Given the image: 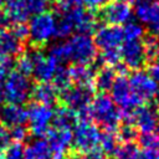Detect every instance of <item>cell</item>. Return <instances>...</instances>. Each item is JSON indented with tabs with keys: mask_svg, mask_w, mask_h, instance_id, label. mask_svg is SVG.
Masks as SVG:
<instances>
[{
	"mask_svg": "<svg viewBox=\"0 0 159 159\" xmlns=\"http://www.w3.org/2000/svg\"><path fill=\"white\" fill-rule=\"evenodd\" d=\"M89 114L91 118L104 130L114 132L120 125V112L107 93L101 92L92 99L89 104Z\"/></svg>",
	"mask_w": 159,
	"mask_h": 159,
	"instance_id": "1",
	"label": "cell"
},
{
	"mask_svg": "<svg viewBox=\"0 0 159 159\" xmlns=\"http://www.w3.org/2000/svg\"><path fill=\"white\" fill-rule=\"evenodd\" d=\"M2 84L4 86L1 89L4 94V101H6L7 103L24 104L31 97L32 84L30 78L17 71L10 72Z\"/></svg>",
	"mask_w": 159,
	"mask_h": 159,
	"instance_id": "2",
	"label": "cell"
},
{
	"mask_svg": "<svg viewBox=\"0 0 159 159\" xmlns=\"http://www.w3.org/2000/svg\"><path fill=\"white\" fill-rule=\"evenodd\" d=\"M27 27H29L30 42L36 47L43 46L52 37H55L56 16L48 11L32 15Z\"/></svg>",
	"mask_w": 159,
	"mask_h": 159,
	"instance_id": "3",
	"label": "cell"
},
{
	"mask_svg": "<svg viewBox=\"0 0 159 159\" xmlns=\"http://www.w3.org/2000/svg\"><path fill=\"white\" fill-rule=\"evenodd\" d=\"M101 132L91 120H78L72 132V147L77 153H89L98 149Z\"/></svg>",
	"mask_w": 159,
	"mask_h": 159,
	"instance_id": "4",
	"label": "cell"
},
{
	"mask_svg": "<svg viewBox=\"0 0 159 159\" xmlns=\"http://www.w3.org/2000/svg\"><path fill=\"white\" fill-rule=\"evenodd\" d=\"M66 42L70 51V61L73 63L91 65L97 56V47L89 35L77 34Z\"/></svg>",
	"mask_w": 159,
	"mask_h": 159,
	"instance_id": "5",
	"label": "cell"
},
{
	"mask_svg": "<svg viewBox=\"0 0 159 159\" xmlns=\"http://www.w3.org/2000/svg\"><path fill=\"white\" fill-rule=\"evenodd\" d=\"M26 109H27L29 132H31L37 138L45 137L46 133L50 130V125L53 117L52 107L32 102Z\"/></svg>",
	"mask_w": 159,
	"mask_h": 159,
	"instance_id": "6",
	"label": "cell"
},
{
	"mask_svg": "<svg viewBox=\"0 0 159 159\" xmlns=\"http://www.w3.org/2000/svg\"><path fill=\"white\" fill-rule=\"evenodd\" d=\"M93 91L92 86H71L60 93V99L65 107L80 114L89 108L93 99Z\"/></svg>",
	"mask_w": 159,
	"mask_h": 159,
	"instance_id": "7",
	"label": "cell"
},
{
	"mask_svg": "<svg viewBox=\"0 0 159 159\" xmlns=\"http://www.w3.org/2000/svg\"><path fill=\"white\" fill-rule=\"evenodd\" d=\"M120 58L128 70L138 71L142 70L148 62L144 53V47L140 40L124 41L120 47Z\"/></svg>",
	"mask_w": 159,
	"mask_h": 159,
	"instance_id": "8",
	"label": "cell"
},
{
	"mask_svg": "<svg viewBox=\"0 0 159 159\" xmlns=\"http://www.w3.org/2000/svg\"><path fill=\"white\" fill-rule=\"evenodd\" d=\"M128 81L132 92H134L143 101H149L154 98L158 92V83L152 78V76L148 72L143 70L133 71Z\"/></svg>",
	"mask_w": 159,
	"mask_h": 159,
	"instance_id": "9",
	"label": "cell"
},
{
	"mask_svg": "<svg viewBox=\"0 0 159 159\" xmlns=\"http://www.w3.org/2000/svg\"><path fill=\"white\" fill-rule=\"evenodd\" d=\"M99 17L108 25H124L132 19V7L123 0L109 1L99 11Z\"/></svg>",
	"mask_w": 159,
	"mask_h": 159,
	"instance_id": "10",
	"label": "cell"
},
{
	"mask_svg": "<svg viewBox=\"0 0 159 159\" xmlns=\"http://www.w3.org/2000/svg\"><path fill=\"white\" fill-rule=\"evenodd\" d=\"M134 14L140 22L148 26L150 35L159 37V4L153 0H140L137 2Z\"/></svg>",
	"mask_w": 159,
	"mask_h": 159,
	"instance_id": "11",
	"label": "cell"
},
{
	"mask_svg": "<svg viewBox=\"0 0 159 159\" xmlns=\"http://www.w3.org/2000/svg\"><path fill=\"white\" fill-rule=\"evenodd\" d=\"M31 55L34 58V67H32L31 75L35 78V81L36 82H50L58 65L50 56H45L37 48L31 50Z\"/></svg>",
	"mask_w": 159,
	"mask_h": 159,
	"instance_id": "12",
	"label": "cell"
},
{
	"mask_svg": "<svg viewBox=\"0 0 159 159\" xmlns=\"http://www.w3.org/2000/svg\"><path fill=\"white\" fill-rule=\"evenodd\" d=\"M159 122V109L155 104H142L133 114L132 123L142 133H152Z\"/></svg>",
	"mask_w": 159,
	"mask_h": 159,
	"instance_id": "13",
	"label": "cell"
},
{
	"mask_svg": "<svg viewBox=\"0 0 159 159\" xmlns=\"http://www.w3.org/2000/svg\"><path fill=\"white\" fill-rule=\"evenodd\" d=\"M94 45L99 50L117 48L123 42V32L122 27L117 25H103L97 27L94 31Z\"/></svg>",
	"mask_w": 159,
	"mask_h": 159,
	"instance_id": "14",
	"label": "cell"
},
{
	"mask_svg": "<svg viewBox=\"0 0 159 159\" xmlns=\"http://www.w3.org/2000/svg\"><path fill=\"white\" fill-rule=\"evenodd\" d=\"M46 140L53 158L61 159L72 144V132L71 129L50 128V130L46 133Z\"/></svg>",
	"mask_w": 159,
	"mask_h": 159,
	"instance_id": "15",
	"label": "cell"
},
{
	"mask_svg": "<svg viewBox=\"0 0 159 159\" xmlns=\"http://www.w3.org/2000/svg\"><path fill=\"white\" fill-rule=\"evenodd\" d=\"M0 122L7 128L25 124L27 122V109L22 104L7 103L0 108Z\"/></svg>",
	"mask_w": 159,
	"mask_h": 159,
	"instance_id": "16",
	"label": "cell"
},
{
	"mask_svg": "<svg viewBox=\"0 0 159 159\" xmlns=\"http://www.w3.org/2000/svg\"><path fill=\"white\" fill-rule=\"evenodd\" d=\"M4 17L6 24H21L29 19V12L25 7V0H2Z\"/></svg>",
	"mask_w": 159,
	"mask_h": 159,
	"instance_id": "17",
	"label": "cell"
},
{
	"mask_svg": "<svg viewBox=\"0 0 159 159\" xmlns=\"http://www.w3.org/2000/svg\"><path fill=\"white\" fill-rule=\"evenodd\" d=\"M31 97L36 103L52 107L58 101V92L50 82H37L31 89Z\"/></svg>",
	"mask_w": 159,
	"mask_h": 159,
	"instance_id": "18",
	"label": "cell"
},
{
	"mask_svg": "<svg viewBox=\"0 0 159 159\" xmlns=\"http://www.w3.org/2000/svg\"><path fill=\"white\" fill-rule=\"evenodd\" d=\"M24 51L22 42L10 31L0 30V53L7 57L19 56Z\"/></svg>",
	"mask_w": 159,
	"mask_h": 159,
	"instance_id": "19",
	"label": "cell"
},
{
	"mask_svg": "<svg viewBox=\"0 0 159 159\" xmlns=\"http://www.w3.org/2000/svg\"><path fill=\"white\" fill-rule=\"evenodd\" d=\"M52 152L47 140L42 138H36L24 147V159H52Z\"/></svg>",
	"mask_w": 159,
	"mask_h": 159,
	"instance_id": "20",
	"label": "cell"
},
{
	"mask_svg": "<svg viewBox=\"0 0 159 159\" xmlns=\"http://www.w3.org/2000/svg\"><path fill=\"white\" fill-rule=\"evenodd\" d=\"M78 122L77 113L65 106L57 107L53 111V117H52V125L53 128L57 129H71L76 125Z\"/></svg>",
	"mask_w": 159,
	"mask_h": 159,
	"instance_id": "21",
	"label": "cell"
},
{
	"mask_svg": "<svg viewBox=\"0 0 159 159\" xmlns=\"http://www.w3.org/2000/svg\"><path fill=\"white\" fill-rule=\"evenodd\" d=\"M70 76L72 82H75L78 86H92L93 87V78H94V68L91 65H81V63H73L68 68Z\"/></svg>",
	"mask_w": 159,
	"mask_h": 159,
	"instance_id": "22",
	"label": "cell"
},
{
	"mask_svg": "<svg viewBox=\"0 0 159 159\" xmlns=\"http://www.w3.org/2000/svg\"><path fill=\"white\" fill-rule=\"evenodd\" d=\"M109 91H111V98L117 106L124 102L132 93L127 76H116Z\"/></svg>",
	"mask_w": 159,
	"mask_h": 159,
	"instance_id": "23",
	"label": "cell"
},
{
	"mask_svg": "<svg viewBox=\"0 0 159 159\" xmlns=\"http://www.w3.org/2000/svg\"><path fill=\"white\" fill-rule=\"evenodd\" d=\"M116 72L113 70V67L111 66H102L97 73L94 75L93 78V89H97L99 92L106 93L107 91L111 89L112 83L116 78Z\"/></svg>",
	"mask_w": 159,
	"mask_h": 159,
	"instance_id": "24",
	"label": "cell"
},
{
	"mask_svg": "<svg viewBox=\"0 0 159 159\" xmlns=\"http://www.w3.org/2000/svg\"><path fill=\"white\" fill-rule=\"evenodd\" d=\"M119 147V140L117 134L109 130H104L99 135V142H98V148L101 149V153L104 154L106 157H113Z\"/></svg>",
	"mask_w": 159,
	"mask_h": 159,
	"instance_id": "25",
	"label": "cell"
},
{
	"mask_svg": "<svg viewBox=\"0 0 159 159\" xmlns=\"http://www.w3.org/2000/svg\"><path fill=\"white\" fill-rule=\"evenodd\" d=\"M51 81H52L53 87L60 93L72 86V80H71V76H70V71L63 65H58L57 66V68L55 71V75H53Z\"/></svg>",
	"mask_w": 159,
	"mask_h": 159,
	"instance_id": "26",
	"label": "cell"
},
{
	"mask_svg": "<svg viewBox=\"0 0 159 159\" xmlns=\"http://www.w3.org/2000/svg\"><path fill=\"white\" fill-rule=\"evenodd\" d=\"M73 31H76V29H75V24L71 21V19L66 14H58V17H56L55 37L66 39V37H70Z\"/></svg>",
	"mask_w": 159,
	"mask_h": 159,
	"instance_id": "27",
	"label": "cell"
},
{
	"mask_svg": "<svg viewBox=\"0 0 159 159\" xmlns=\"http://www.w3.org/2000/svg\"><path fill=\"white\" fill-rule=\"evenodd\" d=\"M15 66V71L25 75V76H31L32 72V67H34V58L31 55V50L27 52H21L17 57V60L14 62Z\"/></svg>",
	"mask_w": 159,
	"mask_h": 159,
	"instance_id": "28",
	"label": "cell"
},
{
	"mask_svg": "<svg viewBox=\"0 0 159 159\" xmlns=\"http://www.w3.org/2000/svg\"><path fill=\"white\" fill-rule=\"evenodd\" d=\"M47 56H50L57 65H63L65 62H68L70 61V51H68L67 42L65 41V42L53 45L50 48V52Z\"/></svg>",
	"mask_w": 159,
	"mask_h": 159,
	"instance_id": "29",
	"label": "cell"
},
{
	"mask_svg": "<svg viewBox=\"0 0 159 159\" xmlns=\"http://www.w3.org/2000/svg\"><path fill=\"white\" fill-rule=\"evenodd\" d=\"M143 47H144V53L147 57V62H152L155 60L157 53H158V48H159V37L153 36V35H147L144 37V40L142 41Z\"/></svg>",
	"mask_w": 159,
	"mask_h": 159,
	"instance_id": "30",
	"label": "cell"
},
{
	"mask_svg": "<svg viewBox=\"0 0 159 159\" xmlns=\"http://www.w3.org/2000/svg\"><path fill=\"white\" fill-rule=\"evenodd\" d=\"M117 130H118V134H117V137H118V140H120V142H123V143H128V142H134V140H137V138H138V129L134 127V124L133 123H127V122H124L122 125H119L118 128H117Z\"/></svg>",
	"mask_w": 159,
	"mask_h": 159,
	"instance_id": "31",
	"label": "cell"
},
{
	"mask_svg": "<svg viewBox=\"0 0 159 159\" xmlns=\"http://www.w3.org/2000/svg\"><path fill=\"white\" fill-rule=\"evenodd\" d=\"M122 32H123V41L140 40V37L144 35V30H143L142 25H139L134 21H128L127 24H124Z\"/></svg>",
	"mask_w": 159,
	"mask_h": 159,
	"instance_id": "32",
	"label": "cell"
},
{
	"mask_svg": "<svg viewBox=\"0 0 159 159\" xmlns=\"http://www.w3.org/2000/svg\"><path fill=\"white\" fill-rule=\"evenodd\" d=\"M138 154H139L138 144H135L134 142H128L118 147L114 157H117L118 159H137Z\"/></svg>",
	"mask_w": 159,
	"mask_h": 159,
	"instance_id": "33",
	"label": "cell"
},
{
	"mask_svg": "<svg viewBox=\"0 0 159 159\" xmlns=\"http://www.w3.org/2000/svg\"><path fill=\"white\" fill-rule=\"evenodd\" d=\"M2 159H24L22 143H19V142L9 143L2 152Z\"/></svg>",
	"mask_w": 159,
	"mask_h": 159,
	"instance_id": "34",
	"label": "cell"
},
{
	"mask_svg": "<svg viewBox=\"0 0 159 159\" xmlns=\"http://www.w3.org/2000/svg\"><path fill=\"white\" fill-rule=\"evenodd\" d=\"M50 0H25V7L29 15H37L47 10Z\"/></svg>",
	"mask_w": 159,
	"mask_h": 159,
	"instance_id": "35",
	"label": "cell"
},
{
	"mask_svg": "<svg viewBox=\"0 0 159 159\" xmlns=\"http://www.w3.org/2000/svg\"><path fill=\"white\" fill-rule=\"evenodd\" d=\"M103 66H111L113 67L114 65H117L118 62H120V53L118 48H108V50H103L102 53L99 55Z\"/></svg>",
	"mask_w": 159,
	"mask_h": 159,
	"instance_id": "36",
	"label": "cell"
},
{
	"mask_svg": "<svg viewBox=\"0 0 159 159\" xmlns=\"http://www.w3.org/2000/svg\"><path fill=\"white\" fill-rule=\"evenodd\" d=\"M137 140L142 148H159V138L153 132L142 133L140 135H138Z\"/></svg>",
	"mask_w": 159,
	"mask_h": 159,
	"instance_id": "37",
	"label": "cell"
},
{
	"mask_svg": "<svg viewBox=\"0 0 159 159\" xmlns=\"http://www.w3.org/2000/svg\"><path fill=\"white\" fill-rule=\"evenodd\" d=\"M27 137H29V128L25 127V124L11 127V129H10V139H12L14 142L22 143L24 140L27 139Z\"/></svg>",
	"mask_w": 159,
	"mask_h": 159,
	"instance_id": "38",
	"label": "cell"
},
{
	"mask_svg": "<svg viewBox=\"0 0 159 159\" xmlns=\"http://www.w3.org/2000/svg\"><path fill=\"white\" fill-rule=\"evenodd\" d=\"M14 66L12 57H7L0 53V84L5 81L7 75L10 73V70Z\"/></svg>",
	"mask_w": 159,
	"mask_h": 159,
	"instance_id": "39",
	"label": "cell"
},
{
	"mask_svg": "<svg viewBox=\"0 0 159 159\" xmlns=\"http://www.w3.org/2000/svg\"><path fill=\"white\" fill-rule=\"evenodd\" d=\"M21 42L26 41L29 39V27L26 25V22H21V24H14L11 30H10Z\"/></svg>",
	"mask_w": 159,
	"mask_h": 159,
	"instance_id": "40",
	"label": "cell"
},
{
	"mask_svg": "<svg viewBox=\"0 0 159 159\" xmlns=\"http://www.w3.org/2000/svg\"><path fill=\"white\" fill-rule=\"evenodd\" d=\"M137 159H159V148H143Z\"/></svg>",
	"mask_w": 159,
	"mask_h": 159,
	"instance_id": "41",
	"label": "cell"
},
{
	"mask_svg": "<svg viewBox=\"0 0 159 159\" xmlns=\"http://www.w3.org/2000/svg\"><path fill=\"white\" fill-rule=\"evenodd\" d=\"M10 143V130L6 125L0 122V149H5V147Z\"/></svg>",
	"mask_w": 159,
	"mask_h": 159,
	"instance_id": "42",
	"label": "cell"
},
{
	"mask_svg": "<svg viewBox=\"0 0 159 159\" xmlns=\"http://www.w3.org/2000/svg\"><path fill=\"white\" fill-rule=\"evenodd\" d=\"M111 0H82V2L88 7V10L94 11V10H101Z\"/></svg>",
	"mask_w": 159,
	"mask_h": 159,
	"instance_id": "43",
	"label": "cell"
},
{
	"mask_svg": "<svg viewBox=\"0 0 159 159\" xmlns=\"http://www.w3.org/2000/svg\"><path fill=\"white\" fill-rule=\"evenodd\" d=\"M149 75L152 76V78L159 83V62H155V63H152L150 67H149Z\"/></svg>",
	"mask_w": 159,
	"mask_h": 159,
	"instance_id": "44",
	"label": "cell"
},
{
	"mask_svg": "<svg viewBox=\"0 0 159 159\" xmlns=\"http://www.w3.org/2000/svg\"><path fill=\"white\" fill-rule=\"evenodd\" d=\"M81 159H109L108 157H106L104 154H102L101 152H89V153H86V155Z\"/></svg>",
	"mask_w": 159,
	"mask_h": 159,
	"instance_id": "45",
	"label": "cell"
},
{
	"mask_svg": "<svg viewBox=\"0 0 159 159\" xmlns=\"http://www.w3.org/2000/svg\"><path fill=\"white\" fill-rule=\"evenodd\" d=\"M61 159H81V157H80V153H77V152L72 150L71 153L65 154V155H63Z\"/></svg>",
	"mask_w": 159,
	"mask_h": 159,
	"instance_id": "46",
	"label": "cell"
},
{
	"mask_svg": "<svg viewBox=\"0 0 159 159\" xmlns=\"http://www.w3.org/2000/svg\"><path fill=\"white\" fill-rule=\"evenodd\" d=\"M4 26H7V24H6V21H5L4 15H1V14H0V30H2V27H4Z\"/></svg>",
	"mask_w": 159,
	"mask_h": 159,
	"instance_id": "47",
	"label": "cell"
},
{
	"mask_svg": "<svg viewBox=\"0 0 159 159\" xmlns=\"http://www.w3.org/2000/svg\"><path fill=\"white\" fill-rule=\"evenodd\" d=\"M71 5H81L82 4V0H67Z\"/></svg>",
	"mask_w": 159,
	"mask_h": 159,
	"instance_id": "48",
	"label": "cell"
},
{
	"mask_svg": "<svg viewBox=\"0 0 159 159\" xmlns=\"http://www.w3.org/2000/svg\"><path fill=\"white\" fill-rule=\"evenodd\" d=\"M155 107L159 109V89H158V92H157V94H155Z\"/></svg>",
	"mask_w": 159,
	"mask_h": 159,
	"instance_id": "49",
	"label": "cell"
},
{
	"mask_svg": "<svg viewBox=\"0 0 159 159\" xmlns=\"http://www.w3.org/2000/svg\"><path fill=\"white\" fill-rule=\"evenodd\" d=\"M123 1H125V2L129 4V5H132V4H137V2L140 1V0H123Z\"/></svg>",
	"mask_w": 159,
	"mask_h": 159,
	"instance_id": "50",
	"label": "cell"
},
{
	"mask_svg": "<svg viewBox=\"0 0 159 159\" xmlns=\"http://www.w3.org/2000/svg\"><path fill=\"white\" fill-rule=\"evenodd\" d=\"M2 102H4V94H2V89H1V87H0V107H1Z\"/></svg>",
	"mask_w": 159,
	"mask_h": 159,
	"instance_id": "51",
	"label": "cell"
},
{
	"mask_svg": "<svg viewBox=\"0 0 159 159\" xmlns=\"http://www.w3.org/2000/svg\"><path fill=\"white\" fill-rule=\"evenodd\" d=\"M155 129H157V137L159 138V122H158V125H157V128H155Z\"/></svg>",
	"mask_w": 159,
	"mask_h": 159,
	"instance_id": "52",
	"label": "cell"
},
{
	"mask_svg": "<svg viewBox=\"0 0 159 159\" xmlns=\"http://www.w3.org/2000/svg\"><path fill=\"white\" fill-rule=\"evenodd\" d=\"M155 60H158V62H159V48H158V53H157V57H155Z\"/></svg>",
	"mask_w": 159,
	"mask_h": 159,
	"instance_id": "53",
	"label": "cell"
},
{
	"mask_svg": "<svg viewBox=\"0 0 159 159\" xmlns=\"http://www.w3.org/2000/svg\"><path fill=\"white\" fill-rule=\"evenodd\" d=\"M2 152H4V150H2V149H0V159H2Z\"/></svg>",
	"mask_w": 159,
	"mask_h": 159,
	"instance_id": "54",
	"label": "cell"
},
{
	"mask_svg": "<svg viewBox=\"0 0 159 159\" xmlns=\"http://www.w3.org/2000/svg\"><path fill=\"white\" fill-rule=\"evenodd\" d=\"M2 7V0H0V9Z\"/></svg>",
	"mask_w": 159,
	"mask_h": 159,
	"instance_id": "55",
	"label": "cell"
},
{
	"mask_svg": "<svg viewBox=\"0 0 159 159\" xmlns=\"http://www.w3.org/2000/svg\"><path fill=\"white\" fill-rule=\"evenodd\" d=\"M52 159H57V158H52Z\"/></svg>",
	"mask_w": 159,
	"mask_h": 159,
	"instance_id": "56",
	"label": "cell"
},
{
	"mask_svg": "<svg viewBox=\"0 0 159 159\" xmlns=\"http://www.w3.org/2000/svg\"><path fill=\"white\" fill-rule=\"evenodd\" d=\"M57 1H62V0H57Z\"/></svg>",
	"mask_w": 159,
	"mask_h": 159,
	"instance_id": "57",
	"label": "cell"
}]
</instances>
